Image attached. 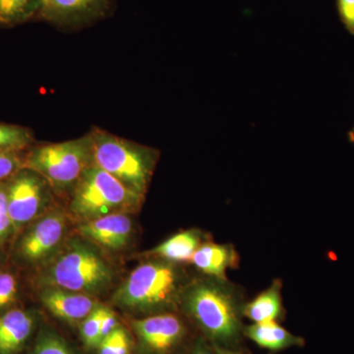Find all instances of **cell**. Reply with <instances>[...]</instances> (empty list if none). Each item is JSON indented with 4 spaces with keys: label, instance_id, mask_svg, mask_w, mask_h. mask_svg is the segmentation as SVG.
<instances>
[{
    "label": "cell",
    "instance_id": "cell-24",
    "mask_svg": "<svg viewBox=\"0 0 354 354\" xmlns=\"http://www.w3.org/2000/svg\"><path fill=\"white\" fill-rule=\"evenodd\" d=\"M335 8L342 24L354 36V0H335Z\"/></svg>",
    "mask_w": 354,
    "mask_h": 354
},
{
    "label": "cell",
    "instance_id": "cell-26",
    "mask_svg": "<svg viewBox=\"0 0 354 354\" xmlns=\"http://www.w3.org/2000/svg\"><path fill=\"white\" fill-rule=\"evenodd\" d=\"M118 321L115 315L111 310L102 309V322H101V342L104 337H108L111 333L116 329Z\"/></svg>",
    "mask_w": 354,
    "mask_h": 354
},
{
    "label": "cell",
    "instance_id": "cell-22",
    "mask_svg": "<svg viewBox=\"0 0 354 354\" xmlns=\"http://www.w3.org/2000/svg\"><path fill=\"white\" fill-rule=\"evenodd\" d=\"M24 158L22 152L0 153V183L23 169Z\"/></svg>",
    "mask_w": 354,
    "mask_h": 354
},
{
    "label": "cell",
    "instance_id": "cell-30",
    "mask_svg": "<svg viewBox=\"0 0 354 354\" xmlns=\"http://www.w3.org/2000/svg\"><path fill=\"white\" fill-rule=\"evenodd\" d=\"M220 354H239V353H230V351H223V353H220Z\"/></svg>",
    "mask_w": 354,
    "mask_h": 354
},
{
    "label": "cell",
    "instance_id": "cell-14",
    "mask_svg": "<svg viewBox=\"0 0 354 354\" xmlns=\"http://www.w3.org/2000/svg\"><path fill=\"white\" fill-rule=\"evenodd\" d=\"M34 320L22 310H11L0 317V353L17 351L31 334Z\"/></svg>",
    "mask_w": 354,
    "mask_h": 354
},
{
    "label": "cell",
    "instance_id": "cell-28",
    "mask_svg": "<svg viewBox=\"0 0 354 354\" xmlns=\"http://www.w3.org/2000/svg\"><path fill=\"white\" fill-rule=\"evenodd\" d=\"M348 137V141L351 142V144H354V127L349 130Z\"/></svg>",
    "mask_w": 354,
    "mask_h": 354
},
{
    "label": "cell",
    "instance_id": "cell-11",
    "mask_svg": "<svg viewBox=\"0 0 354 354\" xmlns=\"http://www.w3.org/2000/svg\"><path fill=\"white\" fill-rule=\"evenodd\" d=\"M134 326L146 346L157 353L171 349L183 333V323L171 314L135 321Z\"/></svg>",
    "mask_w": 354,
    "mask_h": 354
},
{
    "label": "cell",
    "instance_id": "cell-2",
    "mask_svg": "<svg viewBox=\"0 0 354 354\" xmlns=\"http://www.w3.org/2000/svg\"><path fill=\"white\" fill-rule=\"evenodd\" d=\"M142 198L109 172L92 165L74 186L71 211L88 221L135 208L141 204Z\"/></svg>",
    "mask_w": 354,
    "mask_h": 354
},
{
    "label": "cell",
    "instance_id": "cell-19",
    "mask_svg": "<svg viewBox=\"0 0 354 354\" xmlns=\"http://www.w3.org/2000/svg\"><path fill=\"white\" fill-rule=\"evenodd\" d=\"M34 143L29 128L0 122V153L23 152Z\"/></svg>",
    "mask_w": 354,
    "mask_h": 354
},
{
    "label": "cell",
    "instance_id": "cell-1",
    "mask_svg": "<svg viewBox=\"0 0 354 354\" xmlns=\"http://www.w3.org/2000/svg\"><path fill=\"white\" fill-rule=\"evenodd\" d=\"M88 136L93 165L144 196L157 160V151L137 145L97 127L93 128Z\"/></svg>",
    "mask_w": 354,
    "mask_h": 354
},
{
    "label": "cell",
    "instance_id": "cell-27",
    "mask_svg": "<svg viewBox=\"0 0 354 354\" xmlns=\"http://www.w3.org/2000/svg\"><path fill=\"white\" fill-rule=\"evenodd\" d=\"M10 227H12V223H11L8 213L0 214V237L6 235Z\"/></svg>",
    "mask_w": 354,
    "mask_h": 354
},
{
    "label": "cell",
    "instance_id": "cell-5",
    "mask_svg": "<svg viewBox=\"0 0 354 354\" xmlns=\"http://www.w3.org/2000/svg\"><path fill=\"white\" fill-rule=\"evenodd\" d=\"M178 277L171 266L147 263L139 266L116 292L114 300L129 308L162 306L174 299Z\"/></svg>",
    "mask_w": 354,
    "mask_h": 354
},
{
    "label": "cell",
    "instance_id": "cell-7",
    "mask_svg": "<svg viewBox=\"0 0 354 354\" xmlns=\"http://www.w3.org/2000/svg\"><path fill=\"white\" fill-rule=\"evenodd\" d=\"M115 0H41L36 20L62 29H79L104 19Z\"/></svg>",
    "mask_w": 354,
    "mask_h": 354
},
{
    "label": "cell",
    "instance_id": "cell-16",
    "mask_svg": "<svg viewBox=\"0 0 354 354\" xmlns=\"http://www.w3.org/2000/svg\"><path fill=\"white\" fill-rule=\"evenodd\" d=\"M281 290V283L274 281L268 290L244 307V315L254 324L276 321L283 312Z\"/></svg>",
    "mask_w": 354,
    "mask_h": 354
},
{
    "label": "cell",
    "instance_id": "cell-10",
    "mask_svg": "<svg viewBox=\"0 0 354 354\" xmlns=\"http://www.w3.org/2000/svg\"><path fill=\"white\" fill-rule=\"evenodd\" d=\"M131 232V220L121 213L85 221L79 227V232L84 237L111 249H120L127 245Z\"/></svg>",
    "mask_w": 354,
    "mask_h": 354
},
{
    "label": "cell",
    "instance_id": "cell-4",
    "mask_svg": "<svg viewBox=\"0 0 354 354\" xmlns=\"http://www.w3.org/2000/svg\"><path fill=\"white\" fill-rule=\"evenodd\" d=\"M235 301L232 292L221 283L198 285L187 297L188 308L197 322L209 335L221 341H230L239 334Z\"/></svg>",
    "mask_w": 354,
    "mask_h": 354
},
{
    "label": "cell",
    "instance_id": "cell-12",
    "mask_svg": "<svg viewBox=\"0 0 354 354\" xmlns=\"http://www.w3.org/2000/svg\"><path fill=\"white\" fill-rule=\"evenodd\" d=\"M41 301L53 315L67 321L86 318L95 308V302L88 295L59 288L44 290Z\"/></svg>",
    "mask_w": 354,
    "mask_h": 354
},
{
    "label": "cell",
    "instance_id": "cell-20",
    "mask_svg": "<svg viewBox=\"0 0 354 354\" xmlns=\"http://www.w3.org/2000/svg\"><path fill=\"white\" fill-rule=\"evenodd\" d=\"M102 309L99 307L93 310L90 315L86 317L82 325V337L86 346L88 348L97 346L101 342V322Z\"/></svg>",
    "mask_w": 354,
    "mask_h": 354
},
{
    "label": "cell",
    "instance_id": "cell-8",
    "mask_svg": "<svg viewBox=\"0 0 354 354\" xmlns=\"http://www.w3.org/2000/svg\"><path fill=\"white\" fill-rule=\"evenodd\" d=\"M46 179L30 169H20L6 186L7 209L12 227L32 221L44 206L46 197Z\"/></svg>",
    "mask_w": 354,
    "mask_h": 354
},
{
    "label": "cell",
    "instance_id": "cell-25",
    "mask_svg": "<svg viewBox=\"0 0 354 354\" xmlns=\"http://www.w3.org/2000/svg\"><path fill=\"white\" fill-rule=\"evenodd\" d=\"M34 354H71L59 339L46 337L36 348Z\"/></svg>",
    "mask_w": 354,
    "mask_h": 354
},
{
    "label": "cell",
    "instance_id": "cell-29",
    "mask_svg": "<svg viewBox=\"0 0 354 354\" xmlns=\"http://www.w3.org/2000/svg\"><path fill=\"white\" fill-rule=\"evenodd\" d=\"M195 354H213V353H209V351H198V353H196ZM218 354H220V353H218Z\"/></svg>",
    "mask_w": 354,
    "mask_h": 354
},
{
    "label": "cell",
    "instance_id": "cell-23",
    "mask_svg": "<svg viewBox=\"0 0 354 354\" xmlns=\"http://www.w3.org/2000/svg\"><path fill=\"white\" fill-rule=\"evenodd\" d=\"M17 295V281L13 274H0V309L12 304Z\"/></svg>",
    "mask_w": 354,
    "mask_h": 354
},
{
    "label": "cell",
    "instance_id": "cell-21",
    "mask_svg": "<svg viewBox=\"0 0 354 354\" xmlns=\"http://www.w3.org/2000/svg\"><path fill=\"white\" fill-rule=\"evenodd\" d=\"M129 339L124 330L116 328L100 342V354H128Z\"/></svg>",
    "mask_w": 354,
    "mask_h": 354
},
{
    "label": "cell",
    "instance_id": "cell-9",
    "mask_svg": "<svg viewBox=\"0 0 354 354\" xmlns=\"http://www.w3.org/2000/svg\"><path fill=\"white\" fill-rule=\"evenodd\" d=\"M65 218L59 213L44 216L25 234L20 243V254L30 262H37L53 251L64 237Z\"/></svg>",
    "mask_w": 354,
    "mask_h": 354
},
{
    "label": "cell",
    "instance_id": "cell-6",
    "mask_svg": "<svg viewBox=\"0 0 354 354\" xmlns=\"http://www.w3.org/2000/svg\"><path fill=\"white\" fill-rule=\"evenodd\" d=\"M57 288L75 292H100L111 283L113 272L91 249L77 246L58 259L50 271Z\"/></svg>",
    "mask_w": 354,
    "mask_h": 354
},
{
    "label": "cell",
    "instance_id": "cell-17",
    "mask_svg": "<svg viewBox=\"0 0 354 354\" xmlns=\"http://www.w3.org/2000/svg\"><path fill=\"white\" fill-rule=\"evenodd\" d=\"M201 245V236L196 230L179 232L160 243L152 251L153 255L172 262L191 261L193 254Z\"/></svg>",
    "mask_w": 354,
    "mask_h": 354
},
{
    "label": "cell",
    "instance_id": "cell-13",
    "mask_svg": "<svg viewBox=\"0 0 354 354\" xmlns=\"http://www.w3.org/2000/svg\"><path fill=\"white\" fill-rule=\"evenodd\" d=\"M191 262L204 274L223 279L228 268L236 266L237 256L230 245L206 243L200 245L195 251Z\"/></svg>",
    "mask_w": 354,
    "mask_h": 354
},
{
    "label": "cell",
    "instance_id": "cell-3",
    "mask_svg": "<svg viewBox=\"0 0 354 354\" xmlns=\"http://www.w3.org/2000/svg\"><path fill=\"white\" fill-rule=\"evenodd\" d=\"M92 146L88 133L79 139L62 143L30 147L23 169L37 172L57 188L75 186L84 171L92 165Z\"/></svg>",
    "mask_w": 354,
    "mask_h": 354
},
{
    "label": "cell",
    "instance_id": "cell-15",
    "mask_svg": "<svg viewBox=\"0 0 354 354\" xmlns=\"http://www.w3.org/2000/svg\"><path fill=\"white\" fill-rule=\"evenodd\" d=\"M245 335L261 348L270 351H281L301 342L299 337L291 335L276 321L253 324L246 328Z\"/></svg>",
    "mask_w": 354,
    "mask_h": 354
},
{
    "label": "cell",
    "instance_id": "cell-18",
    "mask_svg": "<svg viewBox=\"0 0 354 354\" xmlns=\"http://www.w3.org/2000/svg\"><path fill=\"white\" fill-rule=\"evenodd\" d=\"M41 0H0V27L12 28L36 20Z\"/></svg>",
    "mask_w": 354,
    "mask_h": 354
}]
</instances>
